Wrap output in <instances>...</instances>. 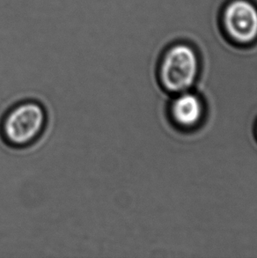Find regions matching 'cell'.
<instances>
[{
	"instance_id": "obj_1",
	"label": "cell",
	"mask_w": 257,
	"mask_h": 258,
	"mask_svg": "<svg viewBox=\"0 0 257 258\" xmlns=\"http://www.w3.org/2000/svg\"><path fill=\"white\" fill-rule=\"evenodd\" d=\"M49 122L42 102L25 99L10 106L0 117V140L14 150H24L42 139Z\"/></svg>"
},
{
	"instance_id": "obj_2",
	"label": "cell",
	"mask_w": 257,
	"mask_h": 258,
	"mask_svg": "<svg viewBox=\"0 0 257 258\" xmlns=\"http://www.w3.org/2000/svg\"><path fill=\"white\" fill-rule=\"evenodd\" d=\"M200 74L197 50L187 43H177L160 54L155 78L160 90L169 100L175 94L193 90Z\"/></svg>"
},
{
	"instance_id": "obj_3",
	"label": "cell",
	"mask_w": 257,
	"mask_h": 258,
	"mask_svg": "<svg viewBox=\"0 0 257 258\" xmlns=\"http://www.w3.org/2000/svg\"><path fill=\"white\" fill-rule=\"evenodd\" d=\"M166 111L173 129L172 134L175 130L189 133L198 129L205 121L206 106L204 99L197 92L189 90L169 98Z\"/></svg>"
},
{
	"instance_id": "obj_4",
	"label": "cell",
	"mask_w": 257,
	"mask_h": 258,
	"mask_svg": "<svg viewBox=\"0 0 257 258\" xmlns=\"http://www.w3.org/2000/svg\"><path fill=\"white\" fill-rule=\"evenodd\" d=\"M223 22L233 42L249 45L257 39V8L247 0H233L223 13Z\"/></svg>"
},
{
	"instance_id": "obj_5",
	"label": "cell",
	"mask_w": 257,
	"mask_h": 258,
	"mask_svg": "<svg viewBox=\"0 0 257 258\" xmlns=\"http://www.w3.org/2000/svg\"><path fill=\"white\" fill-rule=\"evenodd\" d=\"M254 134H255V137H256L257 140V121L255 122V127H254Z\"/></svg>"
}]
</instances>
